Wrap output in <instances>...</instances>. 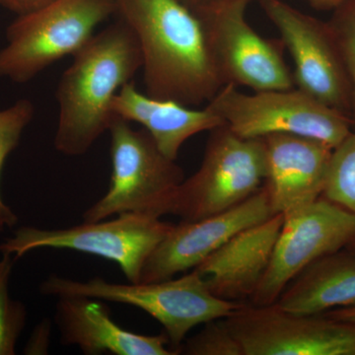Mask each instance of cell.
I'll list each match as a JSON object with an SVG mask.
<instances>
[{"instance_id": "obj_1", "label": "cell", "mask_w": 355, "mask_h": 355, "mask_svg": "<svg viewBox=\"0 0 355 355\" xmlns=\"http://www.w3.org/2000/svg\"><path fill=\"white\" fill-rule=\"evenodd\" d=\"M114 3L139 42L147 95L195 108L217 94L223 83L197 14L180 0Z\"/></svg>"}, {"instance_id": "obj_2", "label": "cell", "mask_w": 355, "mask_h": 355, "mask_svg": "<svg viewBox=\"0 0 355 355\" xmlns=\"http://www.w3.org/2000/svg\"><path fill=\"white\" fill-rule=\"evenodd\" d=\"M72 58L55 93V147L64 155L80 156L108 132L114 96L132 81L142 60L135 33L121 19L96 33Z\"/></svg>"}, {"instance_id": "obj_3", "label": "cell", "mask_w": 355, "mask_h": 355, "mask_svg": "<svg viewBox=\"0 0 355 355\" xmlns=\"http://www.w3.org/2000/svg\"><path fill=\"white\" fill-rule=\"evenodd\" d=\"M40 291L51 297H90L139 308L162 324L170 349L176 354L193 328L225 319L244 305L216 297L195 270L179 279L137 284L51 275L42 282Z\"/></svg>"}, {"instance_id": "obj_4", "label": "cell", "mask_w": 355, "mask_h": 355, "mask_svg": "<svg viewBox=\"0 0 355 355\" xmlns=\"http://www.w3.org/2000/svg\"><path fill=\"white\" fill-rule=\"evenodd\" d=\"M111 135L112 176L108 191L83 214L84 222L104 220L127 212L161 217L171 214L184 180L176 160L166 157L144 128L116 116Z\"/></svg>"}, {"instance_id": "obj_5", "label": "cell", "mask_w": 355, "mask_h": 355, "mask_svg": "<svg viewBox=\"0 0 355 355\" xmlns=\"http://www.w3.org/2000/svg\"><path fill=\"white\" fill-rule=\"evenodd\" d=\"M114 13V0H51L17 16L0 50V77L29 83L58 60L76 55Z\"/></svg>"}, {"instance_id": "obj_6", "label": "cell", "mask_w": 355, "mask_h": 355, "mask_svg": "<svg viewBox=\"0 0 355 355\" xmlns=\"http://www.w3.org/2000/svg\"><path fill=\"white\" fill-rule=\"evenodd\" d=\"M207 106L224 125L246 139L293 135L319 140L335 149L354 128V121L294 87L242 92L222 86Z\"/></svg>"}, {"instance_id": "obj_7", "label": "cell", "mask_w": 355, "mask_h": 355, "mask_svg": "<svg viewBox=\"0 0 355 355\" xmlns=\"http://www.w3.org/2000/svg\"><path fill=\"white\" fill-rule=\"evenodd\" d=\"M266 176L265 140L220 125L210 130L202 164L180 186L171 214L196 221L226 211L260 191Z\"/></svg>"}, {"instance_id": "obj_8", "label": "cell", "mask_w": 355, "mask_h": 355, "mask_svg": "<svg viewBox=\"0 0 355 355\" xmlns=\"http://www.w3.org/2000/svg\"><path fill=\"white\" fill-rule=\"evenodd\" d=\"M173 224L157 217L127 212L111 220L84 222L64 229L23 226L0 244V253L16 261L38 249H67L94 254L120 266L128 282L137 284L154 250Z\"/></svg>"}, {"instance_id": "obj_9", "label": "cell", "mask_w": 355, "mask_h": 355, "mask_svg": "<svg viewBox=\"0 0 355 355\" xmlns=\"http://www.w3.org/2000/svg\"><path fill=\"white\" fill-rule=\"evenodd\" d=\"M250 1L225 0L193 10L202 21L223 86L253 92L295 87L282 41L263 38L248 22Z\"/></svg>"}, {"instance_id": "obj_10", "label": "cell", "mask_w": 355, "mask_h": 355, "mask_svg": "<svg viewBox=\"0 0 355 355\" xmlns=\"http://www.w3.org/2000/svg\"><path fill=\"white\" fill-rule=\"evenodd\" d=\"M258 1L293 60L295 87L352 120V83L329 22L284 0Z\"/></svg>"}, {"instance_id": "obj_11", "label": "cell", "mask_w": 355, "mask_h": 355, "mask_svg": "<svg viewBox=\"0 0 355 355\" xmlns=\"http://www.w3.org/2000/svg\"><path fill=\"white\" fill-rule=\"evenodd\" d=\"M284 216L270 265L251 299L253 305L277 302L299 273L355 239V214L324 197Z\"/></svg>"}, {"instance_id": "obj_12", "label": "cell", "mask_w": 355, "mask_h": 355, "mask_svg": "<svg viewBox=\"0 0 355 355\" xmlns=\"http://www.w3.org/2000/svg\"><path fill=\"white\" fill-rule=\"evenodd\" d=\"M225 321L243 355H355V324L324 315L244 304Z\"/></svg>"}, {"instance_id": "obj_13", "label": "cell", "mask_w": 355, "mask_h": 355, "mask_svg": "<svg viewBox=\"0 0 355 355\" xmlns=\"http://www.w3.org/2000/svg\"><path fill=\"white\" fill-rule=\"evenodd\" d=\"M275 216L265 189L220 214L173 224L149 257L139 282H162L197 268L230 238Z\"/></svg>"}, {"instance_id": "obj_14", "label": "cell", "mask_w": 355, "mask_h": 355, "mask_svg": "<svg viewBox=\"0 0 355 355\" xmlns=\"http://www.w3.org/2000/svg\"><path fill=\"white\" fill-rule=\"evenodd\" d=\"M263 139L266 155L263 189L273 214H288L323 196L331 147L293 135H270Z\"/></svg>"}, {"instance_id": "obj_15", "label": "cell", "mask_w": 355, "mask_h": 355, "mask_svg": "<svg viewBox=\"0 0 355 355\" xmlns=\"http://www.w3.org/2000/svg\"><path fill=\"white\" fill-rule=\"evenodd\" d=\"M284 214L240 231L193 270L216 297L230 302L251 300L272 259Z\"/></svg>"}, {"instance_id": "obj_16", "label": "cell", "mask_w": 355, "mask_h": 355, "mask_svg": "<svg viewBox=\"0 0 355 355\" xmlns=\"http://www.w3.org/2000/svg\"><path fill=\"white\" fill-rule=\"evenodd\" d=\"M55 322L60 342L76 345L84 354L173 355L167 336H146L121 328L103 300L58 298Z\"/></svg>"}, {"instance_id": "obj_17", "label": "cell", "mask_w": 355, "mask_h": 355, "mask_svg": "<svg viewBox=\"0 0 355 355\" xmlns=\"http://www.w3.org/2000/svg\"><path fill=\"white\" fill-rule=\"evenodd\" d=\"M112 112L137 123L153 137L166 157L177 160L187 140L224 125L218 114L205 106L195 109L173 100L144 94L133 81L123 86L112 102Z\"/></svg>"}, {"instance_id": "obj_18", "label": "cell", "mask_w": 355, "mask_h": 355, "mask_svg": "<svg viewBox=\"0 0 355 355\" xmlns=\"http://www.w3.org/2000/svg\"><path fill=\"white\" fill-rule=\"evenodd\" d=\"M275 304L303 316L355 307V250L327 254L299 273Z\"/></svg>"}, {"instance_id": "obj_19", "label": "cell", "mask_w": 355, "mask_h": 355, "mask_svg": "<svg viewBox=\"0 0 355 355\" xmlns=\"http://www.w3.org/2000/svg\"><path fill=\"white\" fill-rule=\"evenodd\" d=\"M34 114V104L29 99L18 100L8 108L0 110V178L6 159L19 144ZM17 222L18 216L4 202L0 191V233L12 228Z\"/></svg>"}, {"instance_id": "obj_20", "label": "cell", "mask_w": 355, "mask_h": 355, "mask_svg": "<svg viewBox=\"0 0 355 355\" xmlns=\"http://www.w3.org/2000/svg\"><path fill=\"white\" fill-rule=\"evenodd\" d=\"M322 197L355 214V132L334 149Z\"/></svg>"}, {"instance_id": "obj_21", "label": "cell", "mask_w": 355, "mask_h": 355, "mask_svg": "<svg viewBox=\"0 0 355 355\" xmlns=\"http://www.w3.org/2000/svg\"><path fill=\"white\" fill-rule=\"evenodd\" d=\"M15 259L2 254L0 259V355L16 354V345L27 321V310L9 291Z\"/></svg>"}, {"instance_id": "obj_22", "label": "cell", "mask_w": 355, "mask_h": 355, "mask_svg": "<svg viewBox=\"0 0 355 355\" xmlns=\"http://www.w3.org/2000/svg\"><path fill=\"white\" fill-rule=\"evenodd\" d=\"M179 352L189 355H243L225 319L205 324L202 330L181 345Z\"/></svg>"}, {"instance_id": "obj_23", "label": "cell", "mask_w": 355, "mask_h": 355, "mask_svg": "<svg viewBox=\"0 0 355 355\" xmlns=\"http://www.w3.org/2000/svg\"><path fill=\"white\" fill-rule=\"evenodd\" d=\"M333 12L328 22L335 35L352 83L354 95L352 120L355 128V0H347Z\"/></svg>"}, {"instance_id": "obj_24", "label": "cell", "mask_w": 355, "mask_h": 355, "mask_svg": "<svg viewBox=\"0 0 355 355\" xmlns=\"http://www.w3.org/2000/svg\"><path fill=\"white\" fill-rule=\"evenodd\" d=\"M51 324L44 319L34 329L24 349L25 354H46L51 345Z\"/></svg>"}, {"instance_id": "obj_25", "label": "cell", "mask_w": 355, "mask_h": 355, "mask_svg": "<svg viewBox=\"0 0 355 355\" xmlns=\"http://www.w3.org/2000/svg\"><path fill=\"white\" fill-rule=\"evenodd\" d=\"M51 1V0H0V6L19 16L32 12Z\"/></svg>"}, {"instance_id": "obj_26", "label": "cell", "mask_w": 355, "mask_h": 355, "mask_svg": "<svg viewBox=\"0 0 355 355\" xmlns=\"http://www.w3.org/2000/svg\"><path fill=\"white\" fill-rule=\"evenodd\" d=\"M322 315L336 321L355 324V307L340 308V309L329 311Z\"/></svg>"}, {"instance_id": "obj_27", "label": "cell", "mask_w": 355, "mask_h": 355, "mask_svg": "<svg viewBox=\"0 0 355 355\" xmlns=\"http://www.w3.org/2000/svg\"><path fill=\"white\" fill-rule=\"evenodd\" d=\"M311 6L320 11H334L347 0H306Z\"/></svg>"}, {"instance_id": "obj_28", "label": "cell", "mask_w": 355, "mask_h": 355, "mask_svg": "<svg viewBox=\"0 0 355 355\" xmlns=\"http://www.w3.org/2000/svg\"><path fill=\"white\" fill-rule=\"evenodd\" d=\"M184 6H188L191 10L200 8V7L216 3V2L225 1V0H180Z\"/></svg>"}, {"instance_id": "obj_29", "label": "cell", "mask_w": 355, "mask_h": 355, "mask_svg": "<svg viewBox=\"0 0 355 355\" xmlns=\"http://www.w3.org/2000/svg\"><path fill=\"white\" fill-rule=\"evenodd\" d=\"M347 248H349V249L355 250V239L354 240V241L350 243L349 246H347Z\"/></svg>"}]
</instances>
